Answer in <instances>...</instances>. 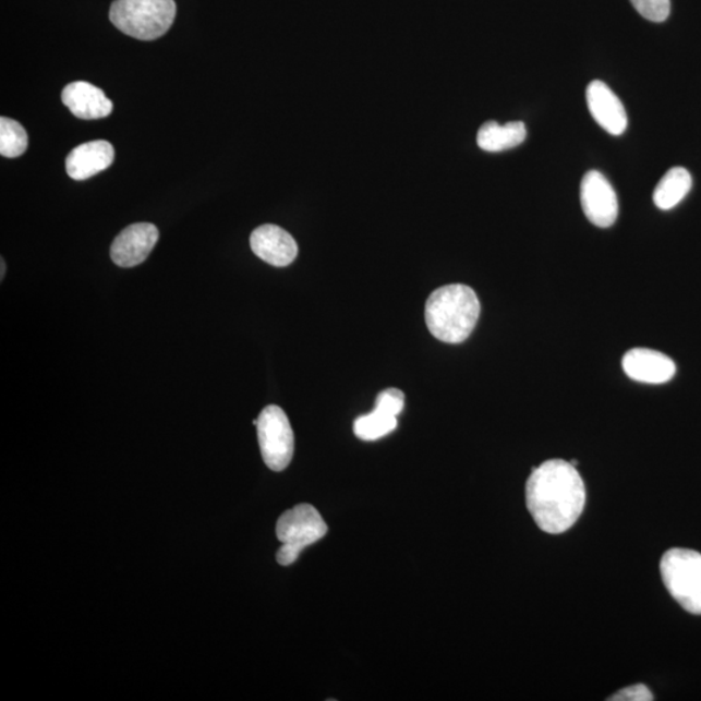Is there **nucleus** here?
I'll return each mask as SVG.
<instances>
[{"mask_svg":"<svg viewBox=\"0 0 701 701\" xmlns=\"http://www.w3.org/2000/svg\"><path fill=\"white\" fill-rule=\"evenodd\" d=\"M587 490L580 473L571 462L548 460L534 469L527 483V505L530 515L543 532H567L580 519Z\"/></svg>","mask_w":701,"mask_h":701,"instance_id":"f257e3e1","label":"nucleus"},{"mask_svg":"<svg viewBox=\"0 0 701 701\" xmlns=\"http://www.w3.org/2000/svg\"><path fill=\"white\" fill-rule=\"evenodd\" d=\"M481 304L474 290L466 285H448L428 297L425 319L428 331L445 343H461L478 325Z\"/></svg>","mask_w":701,"mask_h":701,"instance_id":"f03ea898","label":"nucleus"},{"mask_svg":"<svg viewBox=\"0 0 701 701\" xmlns=\"http://www.w3.org/2000/svg\"><path fill=\"white\" fill-rule=\"evenodd\" d=\"M176 12L174 0H116L110 20L129 37L154 40L170 29Z\"/></svg>","mask_w":701,"mask_h":701,"instance_id":"7ed1b4c3","label":"nucleus"},{"mask_svg":"<svg viewBox=\"0 0 701 701\" xmlns=\"http://www.w3.org/2000/svg\"><path fill=\"white\" fill-rule=\"evenodd\" d=\"M660 571L665 588L680 607L701 615V554L686 548L666 551Z\"/></svg>","mask_w":701,"mask_h":701,"instance_id":"20e7f679","label":"nucleus"},{"mask_svg":"<svg viewBox=\"0 0 701 701\" xmlns=\"http://www.w3.org/2000/svg\"><path fill=\"white\" fill-rule=\"evenodd\" d=\"M328 533L323 516L311 505H299L286 510L277 522L276 534L282 543L277 553V561L289 567L311 544L323 540Z\"/></svg>","mask_w":701,"mask_h":701,"instance_id":"39448f33","label":"nucleus"},{"mask_svg":"<svg viewBox=\"0 0 701 701\" xmlns=\"http://www.w3.org/2000/svg\"><path fill=\"white\" fill-rule=\"evenodd\" d=\"M257 438L265 464L282 472L294 456V432L286 413L277 406L264 408L257 419Z\"/></svg>","mask_w":701,"mask_h":701,"instance_id":"423d86ee","label":"nucleus"},{"mask_svg":"<svg viewBox=\"0 0 701 701\" xmlns=\"http://www.w3.org/2000/svg\"><path fill=\"white\" fill-rule=\"evenodd\" d=\"M581 204L589 221L599 228H609L617 220L618 200L615 189L597 170H590L583 177Z\"/></svg>","mask_w":701,"mask_h":701,"instance_id":"0eeeda50","label":"nucleus"},{"mask_svg":"<svg viewBox=\"0 0 701 701\" xmlns=\"http://www.w3.org/2000/svg\"><path fill=\"white\" fill-rule=\"evenodd\" d=\"M159 240V230L153 223H133L116 237L111 257L121 268L137 267L145 262Z\"/></svg>","mask_w":701,"mask_h":701,"instance_id":"6e6552de","label":"nucleus"},{"mask_svg":"<svg viewBox=\"0 0 701 701\" xmlns=\"http://www.w3.org/2000/svg\"><path fill=\"white\" fill-rule=\"evenodd\" d=\"M251 249L262 261L274 267H288L298 256L294 238L277 225H262L250 238Z\"/></svg>","mask_w":701,"mask_h":701,"instance_id":"1a4fd4ad","label":"nucleus"},{"mask_svg":"<svg viewBox=\"0 0 701 701\" xmlns=\"http://www.w3.org/2000/svg\"><path fill=\"white\" fill-rule=\"evenodd\" d=\"M623 367L638 383L662 385L676 376V364L664 353L649 349H632L625 353Z\"/></svg>","mask_w":701,"mask_h":701,"instance_id":"9d476101","label":"nucleus"},{"mask_svg":"<svg viewBox=\"0 0 701 701\" xmlns=\"http://www.w3.org/2000/svg\"><path fill=\"white\" fill-rule=\"evenodd\" d=\"M589 111L605 132L612 135H621L628 128L623 101L612 92V88L602 81H592L587 90Z\"/></svg>","mask_w":701,"mask_h":701,"instance_id":"9b49d317","label":"nucleus"},{"mask_svg":"<svg viewBox=\"0 0 701 701\" xmlns=\"http://www.w3.org/2000/svg\"><path fill=\"white\" fill-rule=\"evenodd\" d=\"M61 100L76 118L81 120H99L110 116L113 105L99 87L78 81L65 86Z\"/></svg>","mask_w":701,"mask_h":701,"instance_id":"f8f14e48","label":"nucleus"},{"mask_svg":"<svg viewBox=\"0 0 701 701\" xmlns=\"http://www.w3.org/2000/svg\"><path fill=\"white\" fill-rule=\"evenodd\" d=\"M114 149L110 142L93 141L72 149L65 167L68 176L84 181L112 166Z\"/></svg>","mask_w":701,"mask_h":701,"instance_id":"ddd939ff","label":"nucleus"},{"mask_svg":"<svg viewBox=\"0 0 701 701\" xmlns=\"http://www.w3.org/2000/svg\"><path fill=\"white\" fill-rule=\"evenodd\" d=\"M528 131L521 121L500 125L496 121L483 124L478 134V143L483 152L500 153L520 146L527 140Z\"/></svg>","mask_w":701,"mask_h":701,"instance_id":"4468645a","label":"nucleus"},{"mask_svg":"<svg viewBox=\"0 0 701 701\" xmlns=\"http://www.w3.org/2000/svg\"><path fill=\"white\" fill-rule=\"evenodd\" d=\"M692 188V177L689 170L680 167L672 168L657 183L653 192V203L658 209L669 210L685 200Z\"/></svg>","mask_w":701,"mask_h":701,"instance_id":"2eb2a0df","label":"nucleus"},{"mask_svg":"<svg viewBox=\"0 0 701 701\" xmlns=\"http://www.w3.org/2000/svg\"><path fill=\"white\" fill-rule=\"evenodd\" d=\"M397 416L374 407L371 413L360 416L353 424V433L362 440L372 442L384 438L397 428Z\"/></svg>","mask_w":701,"mask_h":701,"instance_id":"dca6fc26","label":"nucleus"},{"mask_svg":"<svg viewBox=\"0 0 701 701\" xmlns=\"http://www.w3.org/2000/svg\"><path fill=\"white\" fill-rule=\"evenodd\" d=\"M28 148V134L17 121L0 119V154L4 158H17Z\"/></svg>","mask_w":701,"mask_h":701,"instance_id":"f3484780","label":"nucleus"},{"mask_svg":"<svg viewBox=\"0 0 701 701\" xmlns=\"http://www.w3.org/2000/svg\"><path fill=\"white\" fill-rule=\"evenodd\" d=\"M641 15L653 23H663L670 15V0H630Z\"/></svg>","mask_w":701,"mask_h":701,"instance_id":"a211bd4d","label":"nucleus"},{"mask_svg":"<svg viewBox=\"0 0 701 701\" xmlns=\"http://www.w3.org/2000/svg\"><path fill=\"white\" fill-rule=\"evenodd\" d=\"M376 408L392 416H399L404 408V394L398 389H386L378 394L376 399Z\"/></svg>","mask_w":701,"mask_h":701,"instance_id":"6ab92c4d","label":"nucleus"},{"mask_svg":"<svg viewBox=\"0 0 701 701\" xmlns=\"http://www.w3.org/2000/svg\"><path fill=\"white\" fill-rule=\"evenodd\" d=\"M653 698L649 687L644 685H636L626 687V689L618 691L614 697L608 698L612 701H651Z\"/></svg>","mask_w":701,"mask_h":701,"instance_id":"aec40b11","label":"nucleus"},{"mask_svg":"<svg viewBox=\"0 0 701 701\" xmlns=\"http://www.w3.org/2000/svg\"><path fill=\"white\" fill-rule=\"evenodd\" d=\"M4 268H5V265H4V262L2 261V276H0V277H2V280H3V277H4Z\"/></svg>","mask_w":701,"mask_h":701,"instance_id":"412c9836","label":"nucleus"}]
</instances>
